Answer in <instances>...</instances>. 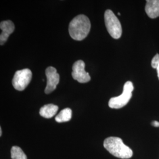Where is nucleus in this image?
<instances>
[{"label":"nucleus","mask_w":159,"mask_h":159,"mask_svg":"<svg viewBox=\"0 0 159 159\" xmlns=\"http://www.w3.org/2000/svg\"><path fill=\"white\" fill-rule=\"evenodd\" d=\"M91 29L89 18L84 15H79L74 18L69 24V34L77 41L84 40L88 35Z\"/></svg>","instance_id":"nucleus-1"},{"label":"nucleus","mask_w":159,"mask_h":159,"mask_svg":"<svg viewBox=\"0 0 159 159\" xmlns=\"http://www.w3.org/2000/svg\"><path fill=\"white\" fill-rule=\"evenodd\" d=\"M104 147L110 153L120 159H130L133 156L132 150L124 144L119 137H110L106 139Z\"/></svg>","instance_id":"nucleus-2"},{"label":"nucleus","mask_w":159,"mask_h":159,"mask_svg":"<svg viewBox=\"0 0 159 159\" xmlns=\"http://www.w3.org/2000/svg\"><path fill=\"white\" fill-rule=\"evenodd\" d=\"M134 86L131 81H127L124 85L123 91L119 96L110 98L108 102V106L111 108H122L129 102L132 96V91Z\"/></svg>","instance_id":"nucleus-3"},{"label":"nucleus","mask_w":159,"mask_h":159,"mask_svg":"<svg viewBox=\"0 0 159 159\" xmlns=\"http://www.w3.org/2000/svg\"><path fill=\"white\" fill-rule=\"evenodd\" d=\"M104 21L106 29L110 35L114 39H120L122 34L121 25L119 20L111 10H107L106 11Z\"/></svg>","instance_id":"nucleus-4"},{"label":"nucleus","mask_w":159,"mask_h":159,"mask_svg":"<svg viewBox=\"0 0 159 159\" xmlns=\"http://www.w3.org/2000/svg\"><path fill=\"white\" fill-rule=\"evenodd\" d=\"M32 78V72L29 68L18 70L14 75L12 84L18 91H23L29 84Z\"/></svg>","instance_id":"nucleus-5"},{"label":"nucleus","mask_w":159,"mask_h":159,"mask_svg":"<svg viewBox=\"0 0 159 159\" xmlns=\"http://www.w3.org/2000/svg\"><path fill=\"white\" fill-rule=\"evenodd\" d=\"M72 77L80 83H85L90 81L91 77L85 71V63L83 60H78L73 66Z\"/></svg>","instance_id":"nucleus-6"},{"label":"nucleus","mask_w":159,"mask_h":159,"mask_svg":"<svg viewBox=\"0 0 159 159\" xmlns=\"http://www.w3.org/2000/svg\"><path fill=\"white\" fill-rule=\"evenodd\" d=\"M47 77V85L45 93L50 94L56 90L57 85L60 81V75L57 73V70L53 67H48L46 70Z\"/></svg>","instance_id":"nucleus-7"},{"label":"nucleus","mask_w":159,"mask_h":159,"mask_svg":"<svg viewBox=\"0 0 159 159\" xmlns=\"http://www.w3.org/2000/svg\"><path fill=\"white\" fill-rule=\"evenodd\" d=\"M0 29L2 30L0 35V44L2 46L7 42L10 35L14 32L15 26L11 21L7 20L1 22Z\"/></svg>","instance_id":"nucleus-8"},{"label":"nucleus","mask_w":159,"mask_h":159,"mask_svg":"<svg viewBox=\"0 0 159 159\" xmlns=\"http://www.w3.org/2000/svg\"><path fill=\"white\" fill-rule=\"evenodd\" d=\"M145 11L148 16L151 18L159 17V0L146 1Z\"/></svg>","instance_id":"nucleus-9"},{"label":"nucleus","mask_w":159,"mask_h":159,"mask_svg":"<svg viewBox=\"0 0 159 159\" xmlns=\"http://www.w3.org/2000/svg\"><path fill=\"white\" fill-rule=\"evenodd\" d=\"M58 110V107L56 105L52 104H47L40 108V114L44 118L50 119L56 114Z\"/></svg>","instance_id":"nucleus-10"},{"label":"nucleus","mask_w":159,"mask_h":159,"mask_svg":"<svg viewBox=\"0 0 159 159\" xmlns=\"http://www.w3.org/2000/svg\"><path fill=\"white\" fill-rule=\"evenodd\" d=\"M72 111L70 108H66L62 110L56 117L55 119L58 123H63L70 121L71 119Z\"/></svg>","instance_id":"nucleus-11"},{"label":"nucleus","mask_w":159,"mask_h":159,"mask_svg":"<svg viewBox=\"0 0 159 159\" xmlns=\"http://www.w3.org/2000/svg\"><path fill=\"white\" fill-rule=\"evenodd\" d=\"M12 159H27L23 150L18 146H13L11 150Z\"/></svg>","instance_id":"nucleus-12"},{"label":"nucleus","mask_w":159,"mask_h":159,"mask_svg":"<svg viewBox=\"0 0 159 159\" xmlns=\"http://www.w3.org/2000/svg\"><path fill=\"white\" fill-rule=\"evenodd\" d=\"M152 66L153 68H156L158 67L159 65V54H156L154 57L153 58L152 60Z\"/></svg>","instance_id":"nucleus-13"},{"label":"nucleus","mask_w":159,"mask_h":159,"mask_svg":"<svg viewBox=\"0 0 159 159\" xmlns=\"http://www.w3.org/2000/svg\"><path fill=\"white\" fill-rule=\"evenodd\" d=\"M152 125L154 126V127H159V122L157 121H153L152 123Z\"/></svg>","instance_id":"nucleus-14"},{"label":"nucleus","mask_w":159,"mask_h":159,"mask_svg":"<svg viewBox=\"0 0 159 159\" xmlns=\"http://www.w3.org/2000/svg\"><path fill=\"white\" fill-rule=\"evenodd\" d=\"M157 76H158V78H159V66H158V67L157 68Z\"/></svg>","instance_id":"nucleus-15"},{"label":"nucleus","mask_w":159,"mask_h":159,"mask_svg":"<svg viewBox=\"0 0 159 159\" xmlns=\"http://www.w3.org/2000/svg\"><path fill=\"white\" fill-rule=\"evenodd\" d=\"M2 136V129L1 128H0V136Z\"/></svg>","instance_id":"nucleus-16"},{"label":"nucleus","mask_w":159,"mask_h":159,"mask_svg":"<svg viewBox=\"0 0 159 159\" xmlns=\"http://www.w3.org/2000/svg\"><path fill=\"white\" fill-rule=\"evenodd\" d=\"M118 15H119V16H120V12H118Z\"/></svg>","instance_id":"nucleus-17"}]
</instances>
